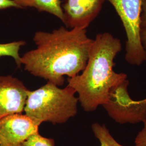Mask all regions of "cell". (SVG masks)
I'll use <instances>...</instances> for the list:
<instances>
[{
  "label": "cell",
  "instance_id": "cell-2",
  "mask_svg": "<svg viewBox=\"0 0 146 146\" xmlns=\"http://www.w3.org/2000/svg\"><path fill=\"white\" fill-rule=\"evenodd\" d=\"M122 48L120 39L109 33L97 34L84 70L67 79L68 86L78 94V102L84 111H93L104 104L111 89L127 79V74L114 70V59Z\"/></svg>",
  "mask_w": 146,
  "mask_h": 146
},
{
  "label": "cell",
  "instance_id": "cell-12",
  "mask_svg": "<svg viewBox=\"0 0 146 146\" xmlns=\"http://www.w3.org/2000/svg\"><path fill=\"white\" fill-rule=\"evenodd\" d=\"M21 146H55V141L42 136L38 131L29 137Z\"/></svg>",
  "mask_w": 146,
  "mask_h": 146
},
{
  "label": "cell",
  "instance_id": "cell-1",
  "mask_svg": "<svg viewBox=\"0 0 146 146\" xmlns=\"http://www.w3.org/2000/svg\"><path fill=\"white\" fill-rule=\"evenodd\" d=\"M33 40L36 48L21 56V64L31 75L58 86L64 84V76L73 78L84 70L93 42L86 29L64 27L37 31Z\"/></svg>",
  "mask_w": 146,
  "mask_h": 146
},
{
  "label": "cell",
  "instance_id": "cell-8",
  "mask_svg": "<svg viewBox=\"0 0 146 146\" xmlns=\"http://www.w3.org/2000/svg\"><path fill=\"white\" fill-rule=\"evenodd\" d=\"M106 0H64V23L68 28L86 29L98 16Z\"/></svg>",
  "mask_w": 146,
  "mask_h": 146
},
{
  "label": "cell",
  "instance_id": "cell-14",
  "mask_svg": "<svg viewBox=\"0 0 146 146\" xmlns=\"http://www.w3.org/2000/svg\"><path fill=\"white\" fill-rule=\"evenodd\" d=\"M10 8H20L14 0H0V10Z\"/></svg>",
  "mask_w": 146,
  "mask_h": 146
},
{
  "label": "cell",
  "instance_id": "cell-4",
  "mask_svg": "<svg viewBox=\"0 0 146 146\" xmlns=\"http://www.w3.org/2000/svg\"><path fill=\"white\" fill-rule=\"evenodd\" d=\"M113 6L125 30V61L140 66L146 61V52L141 41L142 0H107Z\"/></svg>",
  "mask_w": 146,
  "mask_h": 146
},
{
  "label": "cell",
  "instance_id": "cell-15",
  "mask_svg": "<svg viewBox=\"0 0 146 146\" xmlns=\"http://www.w3.org/2000/svg\"><path fill=\"white\" fill-rule=\"evenodd\" d=\"M141 26V28L146 29V0H142Z\"/></svg>",
  "mask_w": 146,
  "mask_h": 146
},
{
  "label": "cell",
  "instance_id": "cell-11",
  "mask_svg": "<svg viewBox=\"0 0 146 146\" xmlns=\"http://www.w3.org/2000/svg\"><path fill=\"white\" fill-rule=\"evenodd\" d=\"M26 44L23 41H19L7 43H0V57L10 56L15 60L17 66L21 67V56L19 51L21 47Z\"/></svg>",
  "mask_w": 146,
  "mask_h": 146
},
{
  "label": "cell",
  "instance_id": "cell-7",
  "mask_svg": "<svg viewBox=\"0 0 146 146\" xmlns=\"http://www.w3.org/2000/svg\"><path fill=\"white\" fill-rule=\"evenodd\" d=\"M38 127L25 114L7 116L0 119V146H21Z\"/></svg>",
  "mask_w": 146,
  "mask_h": 146
},
{
  "label": "cell",
  "instance_id": "cell-5",
  "mask_svg": "<svg viewBox=\"0 0 146 146\" xmlns=\"http://www.w3.org/2000/svg\"><path fill=\"white\" fill-rule=\"evenodd\" d=\"M126 79L111 89L107 102L102 105L107 114L120 124H136L146 120V102L134 100L128 92Z\"/></svg>",
  "mask_w": 146,
  "mask_h": 146
},
{
  "label": "cell",
  "instance_id": "cell-9",
  "mask_svg": "<svg viewBox=\"0 0 146 146\" xmlns=\"http://www.w3.org/2000/svg\"><path fill=\"white\" fill-rule=\"evenodd\" d=\"M20 8H35L40 11H46L56 16L64 22V15L60 0H14Z\"/></svg>",
  "mask_w": 146,
  "mask_h": 146
},
{
  "label": "cell",
  "instance_id": "cell-13",
  "mask_svg": "<svg viewBox=\"0 0 146 146\" xmlns=\"http://www.w3.org/2000/svg\"><path fill=\"white\" fill-rule=\"evenodd\" d=\"M143 123V128L136 136L135 146H146V120Z\"/></svg>",
  "mask_w": 146,
  "mask_h": 146
},
{
  "label": "cell",
  "instance_id": "cell-16",
  "mask_svg": "<svg viewBox=\"0 0 146 146\" xmlns=\"http://www.w3.org/2000/svg\"><path fill=\"white\" fill-rule=\"evenodd\" d=\"M140 37H141V41L143 47L144 49L146 52V29L141 28V33H140ZM143 100V101L146 102V98Z\"/></svg>",
  "mask_w": 146,
  "mask_h": 146
},
{
  "label": "cell",
  "instance_id": "cell-10",
  "mask_svg": "<svg viewBox=\"0 0 146 146\" xmlns=\"http://www.w3.org/2000/svg\"><path fill=\"white\" fill-rule=\"evenodd\" d=\"M92 128L94 135L99 140L101 146H125L116 141L104 125L94 123Z\"/></svg>",
  "mask_w": 146,
  "mask_h": 146
},
{
  "label": "cell",
  "instance_id": "cell-3",
  "mask_svg": "<svg viewBox=\"0 0 146 146\" xmlns=\"http://www.w3.org/2000/svg\"><path fill=\"white\" fill-rule=\"evenodd\" d=\"M75 93L68 86L60 88L48 82L40 88L29 90L23 112L38 126L46 122L64 123L78 113V99Z\"/></svg>",
  "mask_w": 146,
  "mask_h": 146
},
{
  "label": "cell",
  "instance_id": "cell-6",
  "mask_svg": "<svg viewBox=\"0 0 146 146\" xmlns=\"http://www.w3.org/2000/svg\"><path fill=\"white\" fill-rule=\"evenodd\" d=\"M29 90L19 79L0 75V119L22 114Z\"/></svg>",
  "mask_w": 146,
  "mask_h": 146
}]
</instances>
